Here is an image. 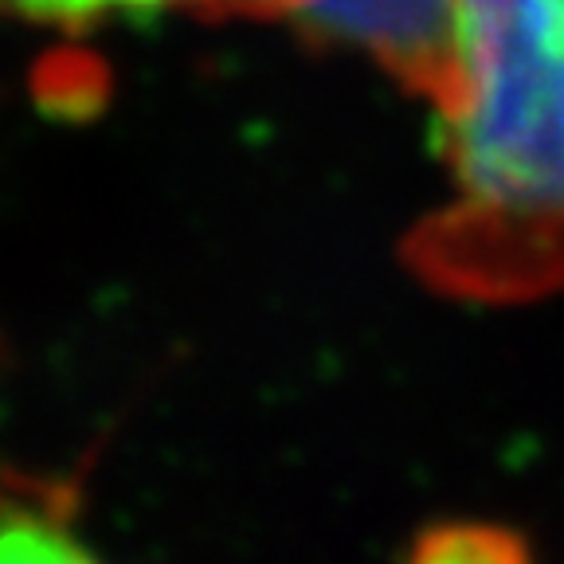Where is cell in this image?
Returning <instances> with one entry per match:
<instances>
[{
	"label": "cell",
	"instance_id": "7a4b0ae2",
	"mask_svg": "<svg viewBox=\"0 0 564 564\" xmlns=\"http://www.w3.org/2000/svg\"><path fill=\"white\" fill-rule=\"evenodd\" d=\"M220 12L291 20L314 40L377 59L432 102L451 83L455 0H224Z\"/></svg>",
	"mask_w": 564,
	"mask_h": 564
},
{
	"label": "cell",
	"instance_id": "3957f363",
	"mask_svg": "<svg viewBox=\"0 0 564 564\" xmlns=\"http://www.w3.org/2000/svg\"><path fill=\"white\" fill-rule=\"evenodd\" d=\"M173 4H208L216 12L224 9V0H0V9L12 17L63 28H83L106 17H133V12H161Z\"/></svg>",
	"mask_w": 564,
	"mask_h": 564
},
{
	"label": "cell",
	"instance_id": "277c9868",
	"mask_svg": "<svg viewBox=\"0 0 564 564\" xmlns=\"http://www.w3.org/2000/svg\"><path fill=\"white\" fill-rule=\"evenodd\" d=\"M420 561H521L525 556V541L498 525H440L432 533H423L415 545Z\"/></svg>",
	"mask_w": 564,
	"mask_h": 564
},
{
	"label": "cell",
	"instance_id": "6da1fadb",
	"mask_svg": "<svg viewBox=\"0 0 564 564\" xmlns=\"http://www.w3.org/2000/svg\"><path fill=\"white\" fill-rule=\"evenodd\" d=\"M435 106L470 216L564 251V0H455Z\"/></svg>",
	"mask_w": 564,
	"mask_h": 564
}]
</instances>
